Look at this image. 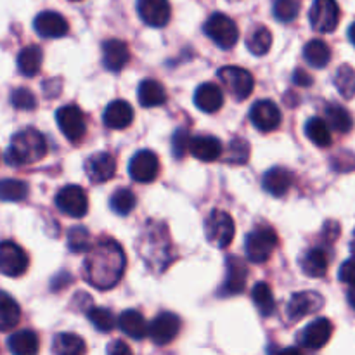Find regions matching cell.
Masks as SVG:
<instances>
[{
	"mask_svg": "<svg viewBox=\"0 0 355 355\" xmlns=\"http://www.w3.org/2000/svg\"><path fill=\"white\" fill-rule=\"evenodd\" d=\"M127 267L123 248L114 239H103L89 250L83 269L85 279L97 290H111L121 281Z\"/></svg>",
	"mask_w": 355,
	"mask_h": 355,
	"instance_id": "1",
	"label": "cell"
},
{
	"mask_svg": "<svg viewBox=\"0 0 355 355\" xmlns=\"http://www.w3.org/2000/svg\"><path fill=\"white\" fill-rule=\"evenodd\" d=\"M139 252H141L146 267L155 272L166 270V267L175 259L168 231L165 225L156 224V222L148 224L142 231L141 239H139Z\"/></svg>",
	"mask_w": 355,
	"mask_h": 355,
	"instance_id": "2",
	"label": "cell"
},
{
	"mask_svg": "<svg viewBox=\"0 0 355 355\" xmlns=\"http://www.w3.org/2000/svg\"><path fill=\"white\" fill-rule=\"evenodd\" d=\"M47 155V141L37 128H24L14 134L6 153V162L10 166H24L40 162Z\"/></svg>",
	"mask_w": 355,
	"mask_h": 355,
	"instance_id": "3",
	"label": "cell"
},
{
	"mask_svg": "<svg viewBox=\"0 0 355 355\" xmlns=\"http://www.w3.org/2000/svg\"><path fill=\"white\" fill-rule=\"evenodd\" d=\"M277 238L276 231L270 227H257L255 231L250 232L246 236L245 250H246V259L253 263H263L270 259L277 248Z\"/></svg>",
	"mask_w": 355,
	"mask_h": 355,
	"instance_id": "4",
	"label": "cell"
},
{
	"mask_svg": "<svg viewBox=\"0 0 355 355\" xmlns=\"http://www.w3.org/2000/svg\"><path fill=\"white\" fill-rule=\"evenodd\" d=\"M205 33L210 37L214 44H217L224 51L234 47L239 38L238 24L222 12H215L208 17L207 23H205Z\"/></svg>",
	"mask_w": 355,
	"mask_h": 355,
	"instance_id": "5",
	"label": "cell"
},
{
	"mask_svg": "<svg viewBox=\"0 0 355 355\" xmlns=\"http://www.w3.org/2000/svg\"><path fill=\"white\" fill-rule=\"evenodd\" d=\"M218 80L236 101L248 99L255 89V80H253L252 73L245 68H239V66L220 68L218 69Z\"/></svg>",
	"mask_w": 355,
	"mask_h": 355,
	"instance_id": "6",
	"label": "cell"
},
{
	"mask_svg": "<svg viewBox=\"0 0 355 355\" xmlns=\"http://www.w3.org/2000/svg\"><path fill=\"white\" fill-rule=\"evenodd\" d=\"M205 232H207L208 243L215 248H227L234 239V220L227 211L214 210L205 222Z\"/></svg>",
	"mask_w": 355,
	"mask_h": 355,
	"instance_id": "7",
	"label": "cell"
},
{
	"mask_svg": "<svg viewBox=\"0 0 355 355\" xmlns=\"http://www.w3.org/2000/svg\"><path fill=\"white\" fill-rule=\"evenodd\" d=\"M55 120H58V127L61 128L62 135L68 141L78 142L85 137L87 132V120L83 111L75 104H68V106L59 107L55 113Z\"/></svg>",
	"mask_w": 355,
	"mask_h": 355,
	"instance_id": "8",
	"label": "cell"
},
{
	"mask_svg": "<svg viewBox=\"0 0 355 355\" xmlns=\"http://www.w3.org/2000/svg\"><path fill=\"white\" fill-rule=\"evenodd\" d=\"M309 17L312 30L318 33H331L340 23V7L336 0H314Z\"/></svg>",
	"mask_w": 355,
	"mask_h": 355,
	"instance_id": "9",
	"label": "cell"
},
{
	"mask_svg": "<svg viewBox=\"0 0 355 355\" xmlns=\"http://www.w3.org/2000/svg\"><path fill=\"white\" fill-rule=\"evenodd\" d=\"M26 252L14 241L0 243V274L7 277H19L28 270Z\"/></svg>",
	"mask_w": 355,
	"mask_h": 355,
	"instance_id": "10",
	"label": "cell"
},
{
	"mask_svg": "<svg viewBox=\"0 0 355 355\" xmlns=\"http://www.w3.org/2000/svg\"><path fill=\"white\" fill-rule=\"evenodd\" d=\"M55 207L68 217L82 218L89 211V198L80 186H66L55 196Z\"/></svg>",
	"mask_w": 355,
	"mask_h": 355,
	"instance_id": "11",
	"label": "cell"
},
{
	"mask_svg": "<svg viewBox=\"0 0 355 355\" xmlns=\"http://www.w3.org/2000/svg\"><path fill=\"white\" fill-rule=\"evenodd\" d=\"M180 333V319L172 312H162L148 324V335L156 345H168Z\"/></svg>",
	"mask_w": 355,
	"mask_h": 355,
	"instance_id": "12",
	"label": "cell"
},
{
	"mask_svg": "<svg viewBox=\"0 0 355 355\" xmlns=\"http://www.w3.org/2000/svg\"><path fill=\"white\" fill-rule=\"evenodd\" d=\"M324 305V298L315 291H300L291 297L290 304L286 307V318L291 322H297L307 315L319 312Z\"/></svg>",
	"mask_w": 355,
	"mask_h": 355,
	"instance_id": "13",
	"label": "cell"
},
{
	"mask_svg": "<svg viewBox=\"0 0 355 355\" xmlns=\"http://www.w3.org/2000/svg\"><path fill=\"white\" fill-rule=\"evenodd\" d=\"M159 172V159L149 149H142V151L135 153L134 158L130 159V165H128V173H130L132 179L135 182L148 184L153 182L156 179Z\"/></svg>",
	"mask_w": 355,
	"mask_h": 355,
	"instance_id": "14",
	"label": "cell"
},
{
	"mask_svg": "<svg viewBox=\"0 0 355 355\" xmlns=\"http://www.w3.org/2000/svg\"><path fill=\"white\" fill-rule=\"evenodd\" d=\"M250 120H252L253 127L259 128L260 132H272L281 125V111L276 103L269 99L259 101L250 110Z\"/></svg>",
	"mask_w": 355,
	"mask_h": 355,
	"instance_id": "15",
	"label": "cell"
},
{
	"mask_svg": "<svg viewBox=\"0 0 355 355\" xmlns=\"http://www.w3.org/2000/svg\"><path fill=\"white\" fill-rule=\"evenodd\" d=\"M137 12L148 26L163 28L170 21L172 7L168 0H137Z\"/></svg>",
	"mask_w": 355,
	"mask_h": 355,
	"instance_id": "16",
	"label": "cell"
},
{
	"mask_svg": "<svg viewBox=\"0 0 355 355\" xmlns=\"http://www.w3.org/2000/svg\"><path fill=\"white\" fill-rule=\"evenodd\" d=\"M85 173L92 184H104L116 173V159L110 153H96L85 162Z\"/></svg>",
	"mask_w": 355,
	"mask_h": 355,
	"instance_id": "17",
	"label": "cell"
},
{
	"mask_svg": "<svg viewBox=\"0 0 355 355\" xmlns=\"http://www.w3.org/2000/svg\"><path fill=\"white\" fill-rule=\"evenodd\" d=\"M333 336V322L321 318L307 326L300 335V345L309 350H319L328 345Z\"/></svg>",
	"mask_w": 355,
	"mask_h": 355,
	"instance_id": "18",
	"label": "cell"
},
{
	"mask_svg": "<svg viewBox=\"0 0 355 355\" xmlns=\"http://www.w3.org/2000/svg\"><path fill=\"white\" fill-rule=\"evenodd\" d=\"M225 281L222 286L220 295L222 297H229V295H239L245 291L246 279H248V269L246 263L238 257H229L227 263H225Z\"/></svg>",
	"mask_w": 355,
	"mask_h": 355,
	"instance_id": "19",
	"label": "cell"
},
{
	"mask_svg": "<svg viewBox=\"0 0 355 355\" xmlns=\"http://www.w3.org/2000/svg\"><path fill=\"white\" fill-rule=\"evenodd\" d=\"M68 30V21L54 10H44L35 17V31L44 38H61Z\"/></svg>",
	"mask_w": 355,
	"mask_h": 355,
	"instance_id": "20",
	"label": "cell"
},
{
	"mask_svg": "<svg viewBox=\"0 0 355 355\" xmlns=\"http://www.w3.org/2000/svg\"><path fill=\"white\" fill-rule=\"evenodd\" d=\"M104 125L113 130H123V128L130 127L134 121V110L127 101H113L106 106L103 114Z\"/></svg>",
	"mask_w": 355,
	"mask_h": 355,
	"instance_id": "21",
	"label": "cell"
},
{
	"mask_svg": "<svg viewBox=\"0 0 355 355\" xmlns=\"http://www.w3.org/2000/svg\"><path fill=\"white\" fill-rule=\"evenodd\" d=\"M130 59V51L123 40L111 38L103 44V62L110 71H121Z\"/></svg>",
	"mask_w": 355,
	"mask_h": 355,
	"instance_id": "22",
	"label": "cell"
},
{
	"mask_svg": "<svg viewBox=\"0 0 355 355\" xmlns=\"http://www.w3.org/2000/svg\"><path fill=\"white\" fill-rule=\"evenodd\" d=\"M189 153L201 162L211 163L222 156V142L211 135H198L189 141Z\"/></svg>",
	"mask_w": 355,
	"mask_h": 355,
	"instance_id": "23",
	"label": "cell"
},
{
	"mask_svg": "<svg viewBox=\"0 0 355 355\" xmlns=\"http://www.w3.org/2000/svg\"><path fill=\"white\" fill-rule=\"evenodd\" d=\"M291 184H293V173L283 166H274V168L267 170L262 179L263 189L272 194L274 198L284 196L290 191Z\"/></svg>",
	"mask_w": 355,
	"mask_h": 355,
	"instance_id": "24",
	"label": "cell"
},
{
	"mask_svg": "<svg viewBox=\"0 0 355 355\" xmlns=\"http://www.w3.org/2000/svg\"><path fill=\"white\" fill-rule=\"evenodd\" d=\"M194 104L205 113H217L224 104V92L215 83H203L194 92Z\"/></svg>",
	"mask_w": 355,
	"mask_h": 355,
	"instance_id": "25",
	"label": "cell"
},
{
	"mask_svg": "<svg viewBox=\"0 0 355 355\" xmlns=\"http://www.w3.org/2000/svg\"><path fill=\"white\" fill-rule=\"evenodd\" d=\"M118 326L127 336L134 340H142L148 336V321L139 311H125L118 318Z\"/></svg>",
	"mask_w": 355,
	"mask_h": 355,
	"instance_id": "26",
	"label": "cell"
},
{
	"mask_svg": "<svg viewBox=\"0 0 355 355\" xmlns=\"http://www.w3.org/2000/svg\"><path fill=\"white\" fill-rule=\"evenodd\" d=\"M139 103L144 107H158L166 103L165 87L156 80H142L139 85Z\"/></svg>",
	"mask_w": 355,
	"mask_h": 355,
	"instance_id": "27",
	"label": "cell"
},
{
	"mask_svg": "<svg viewBox=\"0 0 355 355\" xmlns=\"http://www.w3.org/2000/svg\"><path fill=\"white\" fill-rule=\"evenodd\" d=\"M302 270L309 277H322L328 272L329 259L322 248H312L304 255L300 262Z\"/></svg>",
	"mask_w": 355,
	"mask_h": 355,
	"instance_id": "28",
	"label": "cell"
},
{
	"mask_svg": "<svg viewBox=\"0 0 355 355\" xmlns=\"http://www.w3.org/2000/svg\"><path fill=\"white\" fill-rule=\"evenodd\" d=\"M44 52L38 45H28L17 55V69L24 76H35L42 68Z\"/></svg>",
	"mask_w": 355,
	"mask_h": 355,
	"instance_id": "29",
	"label": "cell"
},
{
	"mask_svg": "<svg viewBox=\"0 0 355 355\" xmlns=\"http://www.w3.org/2000/svg\"><path fill=\"white\" fill-rule=\"evenodd\" d=\"M9 350L16 355H33L38 352V336L37 333L30 331V329H23L14 335L9 336L7 340Z\"/></svg>",
	"mask_w": 355,
	"mask_h": 355,
	"instance_id": "30",
	"label": "cell"
},
{
	"mask_svg": "<svg viewBox=\"0 0 355 355\" xmlns=\"http://www.w3.org/2000/svg\"><path fill=\"white\" fill-rule=\"evenodd\" d=\"M21 309L10 295L0 291V331H10L19 324Z\"/></svg>",
	"mask_w": 355,
	"mask_h": 355,
	"instance_id": "31",
	"label": "cell"
},
{
	"mask_svg": "<svg viewBox=\"0 0 355 355\" xmlns=\"http://www.w3.org/2000/svg\"><path fill=\"white\" fill-rule=\"evenodd\" d=\"M304 58L312 68H326L331 61V51H329V45L322 40H311L304 47Z\"/></svg>",
	"mask_w": 355,
	"mask_h": 355,
	"instance_id": "32",
	"label": "cell"
},
{
	"mask_svg": "<svg viewBox=\"0 0 355 355\" xmlns=\"http://www.w3.org/2000/svg\"><path fill=\"white\" fill-rule=\"evenodd\" d=\"M52 350L58 355H82L85 354L87 347L82 336L75 333H59L52 343Z\"/></svg>",
	"mask_w": 355,
	"mask_h": 355,
	"instance_id": "33",
	"label": "cell"
},
{
	"mask_svg": "<svg viewBox=\"0 0 355 355\" xmlns=\"http://www.w3.org/2000/svg\"><path fill=\"white\" fill-rule=\"evenodd\" d=\"M305 134L311 139V142H314L319 148H328L333 142L331 128H329L328 121L319 116L311 118L307 121V125H305Z\"/></svg>",
	"mask_w": 355,
	"mask_h": 355,
	"instance_id": "34",
	"label": "cell"
},
{
	"mask_svg": "<svg viewBox=\"0 0 355 355\" xmlns=\"http://www.w3.org/2000/svg\"><path fill=\"white\" fill-rule=\"evenodd\" d=\"M252 298L257 311H259L263 318H269V315H272L274 312H276V300H274L272 290H270L267 283H257L252 291Z\"/></svg>",
	"mask_w": 355,
	"mask_h": 355,
	"instance_id": "35",
	"label": "cell"
},
{
	"mask_svg": "<svg viewBox=\"0 0 355 355\" xmlns=\"http://www.w3.org/2000/svg\"><path fill=\"white\" fill-rule=\"evenodd\" d=\"M326 121H328L329 127L335 128L340 134H347L354 127L352 114L340 104H331V106L326 107Z\"/></svg>",
	"mask_w": 355,
	"mask_h": 355,
	"instance_id": "36",
	"label": "cell"
},
{
	"mask_svg": "<svg viewBox=\"0 0 355 355\" xmlns=\"http://www.w3.org/2000/svg\"><path fill=\"white\" fill-rule=\"evenodd\" d=\"M246 47L253 55H266L272 47V33L269 28L257 26L246 40Z\"/></svg>",
	"mask_w": 355,
	"mask_h": 355,
	"instance_id": "37",
	"label": "cell"
},
{
	"mask_svg": "<svg viewBox=\"0 0 355 355\" xmlns=\"http://www.w3.org/2000/svg\"><path fill=\"white\" fill-rule=\"evenodd\" d=\"M110 207L116 215H128L135 207V194L127 187H120L111 194Z\"/></svg>",
	"mask_w": 355,
	"mask_h": 355,
	"instance_id": "38",
	"label": "cell"
},
{
	"mask_svg": "<svg viewBox=\"0 0 355 355\" xmlns=\"http://www.w3.org/2000/svg\"><path fill=\"white\" fill-rule=\"evenodd\" d=\"M335 87L342 97L352 99L355 97V69L350 64H342L335 75Z\"/></svg>",
	"mask_w": 355,
	"mask_h": 355,
	"instance_id": "39",
	"label": "cell"
},
{
	"mask_svg": "<svg viewBox=\"0 0 355 355\" xmlns=\"http://www.w3.org/2000/svg\"><path fill=\"white\" fill-rule=\"evenodd\" d=\"M28 196V186L23 180L3 179L0 180V200L21 201Z\"/></svg>",
	"mask_w": 355,
	"mask_h": 355,
	"instance_id": "40",
	"label": "cell"
},
{
	"mask_svg": "<svg viewBox=\"0 0 355 355\" xmlns=\"http://www.w3.org/2000/svg\"><path fill=\"white\" fill-rule=\"evenodd\" d=\"M250 159V144L248 141L241 137H236L229 142L227 153H225V162L231 165H245Z\"/></svg>",
	"mask_w": 355,
	"mask_h": 355,
	"instance_id": "41",
	"label": "cell"
},
{
	"mask_svg": "<svg viewBox=\"0 0 355 355\" xmlns=\"http://www.w3.org/2000/svg\"><path fill=\"white\" fill-rule=\"evenodd\" d=\"M89 321L96 326L97 331L101 333H110L113 331L114 326H116V319L111 314V311L104 307H94L90 309L89 314H87Z\"/></svg>",
	"mask_w": 355,
	"mask_h": 355,
	"instance_id": "42",
	"label": "cell"
},
{
	"mask_svg": "<svg viewBox=\"0 0 355 355\" xmlns=\"http://www.w3.org/2000/svg\"><path fill=\"white\" fill-rule=\"evenodd\" d=\"M68 246L73 253H85L92 248V238L85 227H73L68 232Z\"/></svg>",
	"mask_w": 355,
	"mask_h": 355,
	"instance_id": "43",
	"label": "cell"
},
{
	"mask_svg": "<svg viewBox=\"0 0 355 355\" xmlns=\"http://www.w3.org/2000/svg\"><path fill=\"white\" fill-rule=\"evenodd\" d=\"M298 12H300L298 0H276L274 3V16L281 23H291L293 19H297Z\"/></svg>",
	"mask_w": 355,
	"mask_h": 355,
	"instance_id": "44",
	"label": "cell"
},
{
	"mask_svg": "<svg viewBox=\"0 0 355 355\" xmlns=\"http://www.w3.org/2000/svg\"><path fill=\"white\" fill-rule=\"evenodd\" d=\"M10 103L16 110L21 111H33L37 107V97L33 96L30 89H16L10 94Z\"/></svg>",
	"mask_w": 355,
	"mask_h": 355,
	"instance_id": "45",
	"label": "cell"
},
{
	"mask_svg": "<svg viewBox=\"0 0 355 355\" xmlns=\"http://www.w3.org/2000/svg\"><path fill=\"white\" fill-rule=\"evenodd\" d=\"M189 134H187L186 128H179V130L173 134L172 139V148H173V156L175 158H184L186 153L189 151Z\"/></svg>",
	"mask_w": 355,
	"mask_h": 355,
	"instance_id": "46",
	"label": "cell"
},
{
	"mask_svg": "<svg viewBox=\"0 0 355 355\" xmlns=\"http://www.w3.org/2000/svg\"><path fill=\"white\" fill-rule=\"evenodd\" d=\"M340 281L349 284L350 288L355 286V257L349 259L342 267H340Z\"/></svg>",
	"mask_w": 355,
	"mask_h": 355,
	"instance_id": "47",
	"label": "cell"
},
{
	"mask_svg": "<svg viewBox=\"0 0 355 355\" xmlns=\"http://www.w3.org/2000/svg\"><path fill=\"white\" fill-rule=\"evenodd\" d=\"M293 82L300 87H309L312 85V76L307 71H304V69H297L293 75Z\"/></svg>",
	"mask_w": 355,
	"mask_h": 355,
	"instance_id": "48",
	"label": "cell"
},
{
	"mask_svg": "<svg viewBox=\"0 0 355 355\" xmlns=\"http://www.w3.org/2000/svg\"><path fill=\"white\" fill-rule=\"evenodd\" d=\"M130 347L123 342H113L110 347H107V354L116 355V354H130Z\"/></svg>",
	"mask_w": 355,
	"mask_h": 355,
	"instance_id": "49",
	"label": "cell"
},
{
	"mask_svg": "<svg viewBox=\"0 0 355 355\" xmlns=\"http://www.w3.org/2000/svg\"><path fill=\"white\" fill-rule=\"evenodd\" d=\"M349 302H350V305H352V307L355 309V286L350 288V291H349Z\"/></svg>",
	"mask_w": 355,
	"mask_h": 355,
	"instance_id": "50",
	"label": "cell"
},
{
	"mask_svg": "<svg viewBox=\"0 0 355 355\" xmlns=\"http://www.w3.org/2000/svg\"><path fill=\"white\" fill-rule=\"evenodd\" d=\"M349 38H350V42L355 45V23L349 28Z\"/></svg>",
	"mask_w": 355,
	"mask_h": 355,
	"instance_id": "51",
	"label": "cell"
},
{
	"mask_svg": "<svg viewBox=\"0 0 355 355\" xmlns=\"http://www.w3.org/2000/svg\"><path fill=\"white\" fill-rule=\"evenodd\" d=\"M352 250H354V253H355V239L352 241Z\"/></svg>",
	"mask_w": 355,
	"mask_h": 355,
	"instance_id": "52",
	"label": "cell"
},
{
	"mask_svg": "<svg viewBox=\"0 0 355 355\" xmlns=\"http://www.w3.org/2000/svg\"><path fill=\"white\" fill-rule=\"evenodd\" d=\"M71 2H80V0H71Z\"/></svg>",
	"mask_w": 355,
	"mask_h": 355,
	"instance_id": "53",
	"label": "cell"
}]
</instances>
